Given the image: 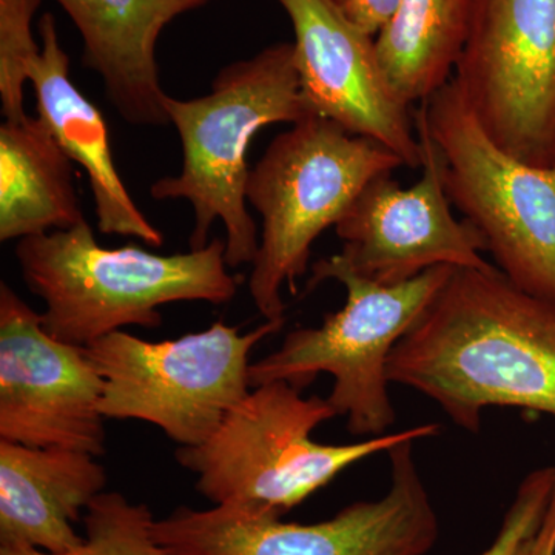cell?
<instances>
[{"label":"cell","instance_id":"1","mask_svg":"<svg viewBox=\"0 0 555 555\" xmlns=\"http://www.w3.org/2000/svg\"><path fill=\"white\" fill-rule=\"evenodd\" d=\"M390 383L436 401L456 426L481 430L486 408L555 418V302L495 266L454 268L393 347Z\"/></svg>","mask_w":555,"mask_h":555},{"label":"cell","instance_id":"2","mask_svg":"<svg viewBox=\"0 0 555 555\" xmlns=\"http://www.w3.org/2000/svg\"><path fill=\"white\" fill-rule=\"evenodd\" d=\"M14 254L25 284L46 305V331L79 347L126 326L159 327V308L170 302L225 305L240 286L225 262V241L177 255L131 244L105 248L87 219L21 240Z\"/></svg>","mask_w":555,"mask_h":555},{"label":"cell","instance_id":"3","mask_svg":"<svg viewBox=\"0 0 555 555\" xmlns=\"http://www.w3.org/2000/svg\"><path fill=\"white\" fill-rule=\"evenodd\" d=\"M167 116L182 145L181 173L153 182V199H184L195 225L190 247L207 246L215 221L225 229L230 269L251 264L258 229L247 210V150L259 130L309 118L302 101L294 43H273L218 73L210 93L193 100L167 96Z\"/></svg>","mask_w":555,"mask_h":555},{"label":"cell","instance_id":"4","mask_svg":"<svg viewBox=\"0 0 555 555\" xmlns=\"http://www.w3.org/2000/svg\"><path fill=\"white\" fill-rule=\"evenodd\" d=\"M337 416L327 398L301 396L287 382L254 387L199 447H179V465L196 474V489L214 505L283 517L347 467L404 441L440 434L438 425L367 438L360 443L312 440Z\"/></svg>","mask_w":555,"mask_h":555},{"label":"cell","instance_id":"5","mask_svg":"<svg viewBox=\"0 0 555 555\" xmlns=\"http://www.w3.org/2000/svg\"><path fill=\"white\" fill-rule=\"evenodd\" d=\"M374 139L309 116L278 134L250 170L247 203L261 217L248 292L266 320L286 312L283 287L297 294L318 236L335 228L372 179L403 167Z\"/></svg>","mask_w":555,"mask_h":555},{"label":"cell","instance_id":"6","mask_svg":"<svg viewBox=\"0 0 555 555\" xmlns=\"http://www.w3.org/2000/svg\"><path fill=\"white\" fill-rule=\"evenodd\" d=\"M438 266L400 284H379L350 272L337 257L313 264L308 291L327 280L346 287L345 308L324 317L320 327L295 328L270 356L250 364V387L287 382L302 390L331 374L328 403L347 416L353 436H385L396 425L387 364L397 343L433 301L452 273Z\"/></svg>","mask_w":555,"mask_h":555},{"label":"cell","instance_id":"7","mask_svg":"<svg viewBox=\"0 0 555 555\" xmlns=\"http://www.w3.org/2000/svg\"><path fill=\"white\" fill-rule=\"evenodd\" d=\"M414 118L443 159L449 201L480 233L495 268L521 291L555 302V164L528 166L496 147L454 79Z\"/></svg>","mask_w":555,"mask_h":555},{"label":"cell","instance_id":"8","mask_svg":"<svg viewBox=\"0 0 555 555\" xmlns=\"http://www.w3.org/2000/svg\"><path fill=\"white\" fill-rule=\"evenodd\" d=\"M284 323L266 320L241 334L218 321L169 341L105 335L86 347L104 379L102 415L152 423L179 447H199L250 392L251 350Z\"/></svg>","mask_w":555,"mask_h":555},{"label":"cell","instance_id":"9","mask_svg":"<svg viewBox=\"0 0 555 555\" xmlns=\"http://www.w3.org/2000/svg\"><path fill=\"white\" fill-rule=\"evenodd\" d=\"M415 441L390 449L383 499L343 507L328 520L286 524L235 506L178 507L155 520L153 535L181 555H426L440 524L414 460Z\"/></svg>","mask_w":555,"mask_h":555},{"label":"cell","instance_id":"10","mask_svg":"<svg viewBox=\"0 0 555 555\" xmlns=\"http://www.w3.org/2000/svg\"><path fill=\"white\" fill-rule=\"evenodd\" d=\"M452 79L496 147L554 166L555 0H473Z\"/></svg>","mask_w":555,"mask_h":555},{"label":"cell","instance_id":"11","mask_svg":"<svg viewBox=\"0 0 555 555\" xmlns=\"http://www.w3.org/2000/svg\"><path fill=\"white\" fill-rule=\"evenodd\" d=\"M102 393L86 347L51 337L42 313L0 284V440L104 455Z\"/></svg>","mask_w":555,"mask_h":555},{"label":"cell","instance_id":"12","mask_svg":"<svg viewBox=\"0 0 555 555\" xmlns=\"http://www.w3.org/2000/svg\"><path fill=\"white\" fill-rule=\"evenodd\" d=\"M422 178L401 188L392 173L372 179L335 225L338 261L379 284H400L438 266L488 269L486 244L473 224L452 215L443 159L418 119Z\"/></svg>","mask_w":555,"mask_h":555},{"label":"cell","instance_id":"13","mask_svg":"<svg viewBox=\"0 0 555 555\" xmlns=\"http://www.w3.org/2000/svg\"><path fill=\"white\" fill-rule=\"evenodd\" d=\"M276 2L294 28L299 89L309 115L374 139L411 169L422 167L414 116L387 79L375 36L347 20L331 0Z\"/></svg>","mask_w":555,"mask_h":555},{"label":"cell","instance_id":"14","mask_svg":"<svg viewBox=\"0 0 555 555\" xmlns=\"http://www.w3.org/2000/svg\"><path fill=\"white\" fill-rule=\"evenodd\" d=\"M82 39V61L104 83L116 112L131 126H166L159 36L178 16L210 0H56Z\"/></svg>","mask_w":555,"mask_h":555},{"label":"cell","instance_id":"15","mask_svg":"<svg viewBox=\"0 0 555 555\" xmlns=\"http://www.w3.org/2000/svg\"><path fill=\"white\" fill-rule=\"evenodd\" d=\"M38 30L42 43L30 68L38 118L89 177L98 229L105 235L133 236L149 246H163V232L142 214L113 163L107 120L73 83L69 57L62 49L53 14L40 17Z\"/></svg>","mask_w":555,"mask_h":555},{"label":"cell","instance_id":"16","mask_svg":"<svg viewBox=\"0 0 555 555\" xmlns=\"http://www.w3.org/2000/svg\"><path fill=\"white\" fill-rule=\"evenodd\" d=\"M107 486L96 456L65 448H30L0 440V546L47 554L78 550L75 524Z\"/></svg>","mask_w":555,"mask_h":555},{"label":"cell","instance_id":"17","mask_svg":"<svg viewBox=\"0 0 555 555\" xmlns=\"http://www.w3.org/2000/svg\"><path fill=\"white\" fill-rule=\"evenodd\" d=\"M73 160L42 119L0 126V241L31 238L82 222Z\"/></svg>","mask_w":555,"mask_h":555},{"label":"cell","instance_id":"18","mask_svg":"<svg viewBox=\"0 0 555 555\" xmlns=\"http://www.w3.org/2000/svg\"><path fill=\"white\" fill-rule=\"evenodd\" d=\"M473 0H400L375 42L398 98L422 104L452 79L469 30Z\"/></svg>","mask_w":555,"mask_h":555},{"label":"cell","instance_id":"19","mask_svg":"<svg viewBox=\"0 0 555 555\" xmlns=\"http://www.w3.org/2000/svg\"><path fill=\"white\" fill-rule=\"evenodd\" d=\"M86 542L61 555H181L160 545L153 535L152 511L131 503L120 492H102L82 517ZM0 555H54L30 546H0Z\"/></svg>","mask_w":555,"mask_h":555},{"label":"cell","instance_id":"20","mask_svg":"<svg viewBox=\"0 0 555 555\" xmlns=\"http://www.w3.org/2000/svg\"><path fill=\"white\" fill-rule=\"evenodd\" d=\"M42 0H0V102L7 120L27 116L25 83L38 60L40 47L33 35V20Z\"/></svg>","mask_w":555,"mask_h":555},{"label":"cell","instance_id":"21","mask_svg":"<svg viewBox=\"0 0 555 555\" xmlns=\"http://www.w3.org/2000/svg\"><path fill=\"white\" fill-rule=\"evenodd\" d=\"M554 483L555 465L529 473L518 486L494 542L478 555H516L525 540L542 525L553 496Z\"/></svg>","mask_w":555,"mask_h":555},{"label":"cell","instance_id":"22","mask_svg":"<svg viewBox=\"0 0 555 555\" xmlns=\"http://www.w3.org/2000/svg\"><path fill=\"white\" fill-rule=\"evenodd\" d=\"M353 24L371 36L377 35L396 13L400 0H331Z\"/></svg>","mask_w":555,"mask_h":555},{"label":"cell","instance_id":"23","mask_svg":"<svg viewBox=\"0 0 555 555\" xmlns=\"http://www.w3.org/2000/svg\"><path fill=\"white\" fill-rule=\"evenodd\" d=\"M516 555H555V483L542 525L534 534L525 540Z\"/></svg>","mask_w":555,"mask_h":555}]
</instances>
